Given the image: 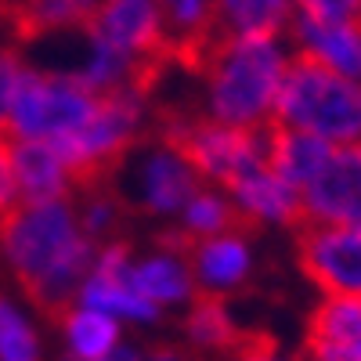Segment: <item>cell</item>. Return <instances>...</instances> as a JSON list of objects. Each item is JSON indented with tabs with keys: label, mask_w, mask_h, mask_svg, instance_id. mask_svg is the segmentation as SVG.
Wrapping results in <instances>:
<instances>
[{
	"label": "cell",
	"mask_w": 361,
	"mask_h": 361,
	"mask_svg": "<svg viewBox=\"0 0 361 361\" xmlns=\"http://www.w3.org/2000/svg\"><path fill=\"white\" fill-rule=\"evenodd\" d=\"M98 243L80 228L76 195L18 202L0 217V264L40 314L76 304Z\"/></svg>",
	"instance_id": "6da1fadb"
},
{
	"label": "cell",
	"mask_w": 361,
	"mask_h": 361,
	"mask_svg": "<svg viewBox=\"0 0 361 361\" xmlns=\"http://www.w3.org/2000/svg\"><path fill=\"white\" fill-rule=\"evenodd\" d=\"M289 62L286 37H221L195 69L206 119L246 130L271 127Z\"/></svg>",
	"instance_id": "7a4b0ae2"
},
{
	"label": "cell",
	"mask_w": 361,
	"mask_h": 361,
	"mask_svg": "<svg viewBox=\"0 0 361 361\" xmlns=\"http://www.w3.org/2000/svg\"><path fill=\"white\" fill-rule=\"evenodd\" d=\"M271 123L318 134L333 145H361V80L336 76L293 54Z\"/></svg>",
	"instance_id": "3957f363"
},
{
	"label": "cell",
	"mask_w": 361,
	"mask_h": 361,
	"mask_svg": "<svg viewBox=\"0 0 361 361\" xmlns=\"http://www.w3.org/2000/svg\"><path fill=\"white\" fill-rule=\"evenodd\" d=\"M199 185L202 177L195 173L188 156L163 134L145 137L137 148H130L109 177V188L123 199V206H130L134 214H145L148 221L170 224L199 192Z\"/></svg>",
	"instance_id": "277c9868"
},
{
	"label": "cell",
	"mask_w": 361,
	"mask_h": 361,
	"mask_svg": "<svg viewBox=\"0 0 361 361\" xmlns=\"http://www.w3.org/2000/svg\"><path fill=\"white\" fill-rule=\"evenodd\" d=\"M98 102H102L98 90H90L69 69H29L11 105L8 137L44 141L58 148L90 123Z\"/></svg>",
	"instance_id": "5b68a950"
},
{
	"label": "cell",
	"mask_w": 361,
	"mask_h": 361,
	"mask_svg": "<svg viewBox=\"0 0 361 361\" xmlns=\"http://www.w3.org/2000/svg\"><path fill=\"white\" fill-rule=\"evenodd\" d=\"M156 134L170 137L180 152L188 156V163L195 166V173L206 185L228 188L235 177H243L246 170L267 163L271 127L246 130V127L214 123V119H206V116L163 112V116H156Z\"/></svg>",
	"instance_id": "8992f818"
},
{
	"label": "cell",
	"mask_w": 361,
	"mask_h": 361,
	"mask_svg": "<svg viewBox=\"0 0 361 361\" xmlns=\"http://www.w3.org/2000/svg\"><path fill=\"white\" fill-rule=\"evenodd\" d=\"M130 260H134V250L123 238L98 243L90 271H87V279L76 293V304L116 318L123 329H159L166 322V311H159L152 300L134 286Z\"/></svg>",
	"instance_id": "52a82bcc"
},
{
	"label": "cell",
	"mask_w": 361,
	"mask_h": 361,
	"mask_svg": "<svg viewBox=\"0 0 361 361\" xmlns=\"http://www.w3.org/2000/svg\"><path fill=\"white\" fill-rule=\"evenodd\" d=\"M296 264L322 296H361V224H300Z\"/></svg>",
	"instance_id": "ba28073f"
},
{
	"label": "cell",
	"mask_w": 361,
	"mask_h": 361,
	"mask_svg": "<svg viewBox=\"0 0 361 361\" xmlns=\"http://www.w3.org/2000/svg\"><path fill=\"white\" fill-rule=\"evenodd\" d=\"M83 37L98 40L127 58H137V62L173 66L166 54L163 15L156 0H98Z\"/></svg>",
	"instance_id": "9c48e42d"
},
{
	"label": "cell",
	"mask_w": 361,
	"mask_h": 361,
	"mask_svg": "<svg viewBox=\"0 0 361 361\" xmlns=\"http://www.w3.org/2000/svg\"><path fill=\"white\" fill-rule=\"evenodd\" d=\"M304 224H361V145H336L300 188Z\"/></svg>",
	"instance_id": "30bf717a"
},
{
	"label": "cell",
	"mask_w": 361,
	"mask_h": 361,
	"mask_svg": "<svg viewBox=\"0 0 361 361\" xmlns=\"http://www.w3.org/2000/svg\"><path fill=\"white\" fill-rule=\"evenodd\" d=\"M188 264L202 296H235L243 293L257 271V250L250 228H228L221 235L188 243Z\"/></svg>",
	"instance_id": "8fae6325"
},
{
	"label": "cell",
	"mask_w": 361,
	"mask_h": 361,
	"mask_svg": "<svg viewBox=\"0 0 361 361\" xmlns=\"http://www.w3.org/2000/svg\"><path fill=\"white\" fill-rule=\"evenodd\" d=\"M231 195V206L238 214V224L260 231V228H275V231H296L304 224V206H300V188H293L286 177H279L267 163L246 170L243 177H235L224 188Z\"/></svg>",
	"instance_id": "7c38bea8"
},
{
	"label": "cell",
	"mask_w": 361,
	"mask_h": 361,
	"mask_svg": "<svg viewBox=\"0 0 361 361\" xmlns=\"http://www.w3.org/2000/svg\"><path fill=\"white\" fill-rule=\"evenodd\" d=\"M130 279L166 314L170 311H185L192 300L199 296L192 264H188V243H185V238H177L173 231H163L152 250L134 253Z\"/></svg>",
	"instance_id": "4fadbf2b"
},
{
	"label": "cell",
	"mask_w": 361,
	"mask_h": 361,
	"mask_svg": "<svg viewBox=\"0 0 361 361\" xmlns=\"http://www.w3.org/2000/svg\"><path fill=\"white\" fill-rule=\"evenodd\" d=\"M286 40L296 58H307L336 76L361 80V18H314L296 11Z\"/></svg>",
	"instance_id": "5bb4252c"
},
{
	"label": "cell",
	"mask_w": 361,
	"mask_h": 361,
	"mask_svg": "<svg viewBox=\"0 0 361 361\" xmlns=\"http://www.w3.org/2000/svg\"><path fill=\"white\" fill-rule=\"evenodd\" d=\"M300 354L307 361H361V296H318Z\"/></svg>",
	"instance_id": "9a60e30c"
},
{
	"label": "cell",
	"mask_w": 361,
	"mask_h": 361,
	"mask_svg": "<svg viewBox=\"0 0 361 361\" xmlns=\"http://www.w3.org/2000/svg\"><path fill=\"white\" fill-rule=\"evenodd\" d=\"M163 15V37L166 54L173 66L199 69V62L209 54L224 33H221V15L217 0H156Z\"/></svg>",
	"instance_id": "2e32d148"
},
{
	"label": "cell",
	"mask_w": 361,
	"mask_h": 361,
	"mask_svg": "<svg viewBox=\"0 0 361 361\" xmlns=\"http://www.w3.org/2000/svg\"><path fill=\"white\" fill-rule=\"evenodd\" d=\"M180 343L188 350H195L202 361L206 357H224L231 354L238 343L246 340V329L243 322L235 318L231 304L224 296H195L192 304L180 311Z\"/></svg>",
	"instance_id": "e0dca14e"
},
{
	"label": "cell",
	"mask_w": 361,
	"mask_h": 361,
	"mask_svg": "<svg viewBox=\"0 0 361 361\" xmlns=\"http://www.w3.org/2000/svg\"><path fill=\"white\" fill-rule=\"evenodd\" d=\"M11 141V163L18 180V199L22 202H44V199H66L76 195V180L66 159L58 156L54 145L44 141Z\"/></svg>",
	"instance_id": "ac0fdd59"
},
{
	"label": "cell",
	"mask_w": 361,
	"mask_h": 361,
	"mask_svg": "<svg viewBox=\"0 0 361 361\" xmlns=\"http://www.w3.org/2000/svg\"><path fill=\"white\" fill-rule=\"evenodd\" d=\"M54 329H58L62 361H98L127 340V329L116 318L83 304H69L66 311H58Z\"/></svg>",
	"instance_id": "d6986e66"
},
{
	"label": "cell",
	"mask_w": 361,
	"mask_h": 361,
	"mask_svg": "<svg viewBox=\"0 0 361 361\" xmlns=\"http://www.w3.org/2000/svg\"><path fill=\"white\" fill-rule=\"evenodd\" d=\"M333 141H325L307 130H293V127H275L271 123L267 137V166L279 177H286L293 188L311 185V177L325 166V159L333 156Z\"/></svg>",
	"instance_id": "ffe728a7"
},
{
	"label": "cell",
	"mask_w": 361,
	"mask_h": 361,
	"mask_svg": "<svg viewBox=\"0 0 361 361\" xmlns=\"http://www.w3.org/2000/svg\"><path fill=\"white\" fill-rule=\"evenodd\" d=\"M0 361H51L40 311L8 289H0Z\"/></svg>",
	"instance_id": "44dd1931"
},
{
	"label": "cell",
	"mask_w": 361,
	"mask_h": 361,
	"mask_svg": "<svg viewBox=\"0 0 361 361\" xmlns=\"http://www.w3.org/2000/svg\"><path fill=\"white\" fill-rule=\"evenodd\" d=\"M224 37H286L296 0H217Z\"/></svg>",
	"instance_id": "7402d4cb"
},
{
	"label": "cell",
	"mask_w": 361,
	"mask_h": 361,
	"mask_svg": "<svg viewBox=\"0 0 361 361\" xmlns=\"http://www.w3.org/2000/svg\"><path fill=\"white\" fill-rule=\"evenodd\" d=\"M228 228H238V214L231 206V195L217 185H199V192L185 202V209L177 214L173 221V235L185 238V243H195V238H209V235H221Z\"/></svg>",
	"instance_id": "603a6c76"
},
{
	"label": "cell",
	"mask_w": 361,
	"mask_h": 361,
	"mask_svg": "<svg viewBox=\"0 0 361 361\" xmlns=\"http://www.w3.org/2000/svg\"><path fill=\"white\" fill-rule=\"evenodd\" d=\"M123 199H119L109 185H94V188H80L76 192V214H80V228L94 238V243H109L119 238L123 228Z\"/></svg>",
	"instance_id": "cb8c5ba5"
},
{
	"label": "cell",
	"mask_w": 361,
	"mask_h": 361,
	"mask_svg": "<svg viewBox=\"0 0 361 361\" xmlns=\"http://www.w3.org/2000/svg\"><path fill=\"white\" fill-rule=\"evenodd\" d=\"M29 69H33V66H29L15 47H0V137H8L11 105L18 98V90H22Z\"/></svg>",
	"instance_id": "d4e9b609"
},
{
	"label": "cell",
	"mask_w": 361,
	"mask_h": 361,
	"mask_svg": "<svg viewBox=\"0 0 361 361\" xmlns=\"http://www.w3.org/2000/svg\"><path fill=\"white\" fill-rule=\"evenodd\" d=\"M221 361H307L304 354H296L289 347H282L279 340L267 336H246L231 354H224Z\"/></svg>",
	"instance_id": "484cf974"
},
{
	"label": "cell",
	"mask_w": 361,
	"mask_h": 361,
	"mask_svg": "<svg viewBox=\"0 0 361 361\" xmlns=\"http://www.w3.org/2000/svg\"><path fill=\"white\" fill-rule=\"evenodd\" d=\"M18 180H15V163H11V141L0 137V217L11 214L18 206Z\"/></svg>",
	"instance_id": "4316f807"
},
{
	"label": "cell",
	"mask_w": 361,
	"mask_h": 361,
	"mask_svg": "<svg viewBox=\"0 0 361 361\" xmlns=\"http://www.w3.org/2000/svg\"><path fill=\"white\" fill-rule=\"evenodd\" d=\"M296 11L314 18H361V0H296Z\"/></svg>",
	"instance_id": "83f0119b"
},
{
	"label": "cell",
	"mask_w": 361,
	"mask_h": 361,
	"mask_svg": "<svg viewBox=\"0 0 361 361\" xmlns=\"http://www.w3.org/2000/svg\"><path fill=\"white\" fill-rule=\"evenodd\" d=\"M145 361H202L195 350H188L185 343H173V340H159V343H148L145 347Z\"/></svg>",
	"instance_id": "f1b7e54d"
},
{
	"label": "cell",
	"mask_w": 361,
	"mask_h": 361,
	"mask_svg": "<svg viewBox=\"0 0 361 361\" xmlns=\"http://www.w3.org/2000/svg\"><path fill=\"white\" fill-rule=\"evenodd\" d=\"M98 361H145V347L134 343V340H123L116 350H109V354L98 357Z\"/></svg>",
	"instance_id": "f546056e"
}]
</instances>
